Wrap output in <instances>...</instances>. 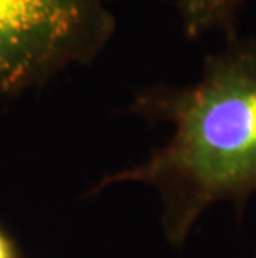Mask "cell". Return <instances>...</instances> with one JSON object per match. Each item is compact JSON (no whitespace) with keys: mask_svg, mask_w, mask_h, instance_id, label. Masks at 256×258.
Returning <instances> with one entry per match:
<instances>
[{"mask_svg":"<svg viewBox=\"0 0 256 258\" xmlns=\"http://www.w3.org/2000/svg\"><path fill=\"white\" fill-rule=\"evenodd\" d=\"M130 112L173 134L148 160L107 175L92 190L141 182L161 199L168 243L182 248L198 218L220 202L241 215L256 194V40L228 37L221 52L205 58L198 82L140 90Z\"/></svg>","mask_w":256,"mask_h":258,"instance_id":"6da1fadb","label":"cell"},{"mask_svg":"<svg viewBox=\"0 0 256 258\" xmlns=\"http://www.w3.org/2000/svg\"><path fill=\"white\" fill-rule=\"evenodd\" d=\"M115 32L103 0H0V97L90 63Z\"/></svg>","mask_w":256,"mask_h":258,"instance_id":"7a4b0ae2","label":"cell"},{"mask_svg":"<svg viewBox=\"0 0 256 258\" xmlns=\"http://www.w3.org/2000/svg\"><path fill=\"white\" fill-rule=\"evenodd\" d=\"M243 0H177L183 30L188 38H198L211 30L228 37L236 35L235 20Z\"/></svg>","mask_w":256,"mask_h":258,"instance_id":"3957f363","label":"cell"},{"mask_svg":"<svg viewBox=\"0 0 256 258\" xmlns=\"http://www.w3.org/2000/svg\"><path fill=\"white\" fill-rule=\"evenodd\" d=\"M0 258H22L14 238L0 227Z\"/></svg>","mask_w":256,"mask_h":258,"instance_id":"277c9868","label":"cell"}]
</instances>
